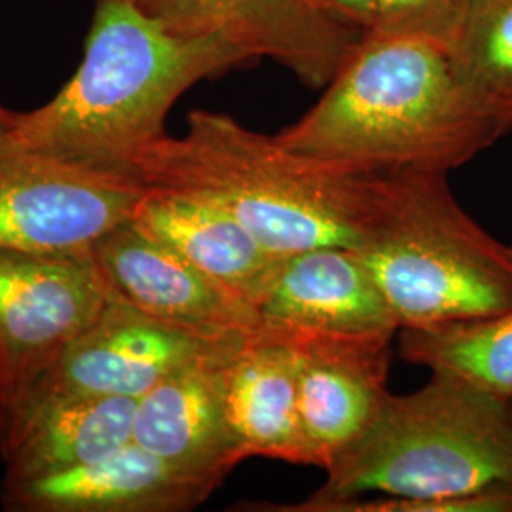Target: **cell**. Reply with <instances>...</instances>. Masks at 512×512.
<instances>
[{"instance_id": "obj_1", "label": "cell", "mask_w": 512, "mask_h": 512, "mask_svg": "<svg viewBox=\"0 0 512 512\" xmlns=\"http://www.w3.org/2000/svg\"><path fill=\"white\" fill-rule=\"evenodd\" d=\"M249 61L222 38L169 31L133 0H97L80 67L48 103L19 112L6 141L131 175L184 93Z\"/></svg>"}, {"instance_id": "obj_2", "label": "cell", "mask_w": 512, "mask_h": 512, "mask_svg": "<svg viewBox=\"0 0 512 512\" xmlns=\"http://www.w3.org/2000/svg\"><path fill=\"white\" fill-rule=\"evenodd\" d=\"M323 90L275 137L351 173H450L499 139L433 42L365 35Z\"/></svg>"}, {"instance_id": "obj_3", "label": "cell", "mask_w": 512, "mask_h": 512, "mask_svg": "<svg viewBox=\"0 0 512 512\" xmlns=\"http://www.w3.org/2000/svg\"><path fill=\"white\" fill-rule=\"evenodd\" d=\"M131 175L217 203L281 256L355 247L378 179L298 154L211 110L190 112L184 135H165Z\"/></svg>"}, {"instance_id": "obj_4", "label": "cell", "mask_w": 512, "mask_h": 512, "mask_svg": "<svg viewBox=\"0 0 512 512\" xmlns=\"http://www.w3.org/2000/svg\"><path fill=\"white\" fill-rule=\"evenodd\" d=\"M294 505L256 511L327 512L365 495L450 499L512 488V401L435 374L410 395H387L376 420Z\"/></svg>"}, {"instance_id": "obj_5", "label": "cell", "mask_w": 512, "mask_h": 512, "mask_svg": "<svg viewBox=\"0 0 512 512\" xmlns=\"http://www.w3.org/2000/svg\"><path fill=\"white\" fill-rule=\"evenodd\" d=\"M353 249L401 329H433L512 310V245L459 205L444 171L378 173Z\"/></svg>"}, {"instance_id": "obj_6", "label": "cell", "mask_w": 512, "mask_h": 512, "mask_svg": "<svg viewBox=\"0 0 512 512\" xmlns=\"http://www.w3.org/2000/svg\"><path fill=\"white\" fill-rule=\"evenodd\" d=\"M110 294L92 251H0V433Z\"/></svg>"}, {"instance_id": "obj_7", "label": "cell", "mask_w": 512, "mask_h": 512, "mask_svg": "<svg viewBox=\"0 0 512 512\" xmlns=\"http://www.w3.org/2000/svg\"><path fill=\"white\" fill-rule=\"evenodd\" d=\"M135 177L0 141V251H86L131 219Z\"/></svg>"}, {"instance_id": "obj_8", "label": "cell", "mask_w": 512, "mask_h": 512, "mask_svg": "<svg viewBox=\"0 0 512 512\" xmlns=\"http://www.w3.org/2000/svg\"><path fill=\"white\" fill-rule=\"evenodd\" d=\"M150 18L188 37H217L251 59L268 57L321 90L365 37L317 0H133Z\"/></svg>"}, {"instance_id": "obj_9", "label": "cell", "mask_w": 512, "mask_h": 512, "mask_svg": "<svg viewBox=\"0 0 512 512\" xmlns=\"http://www.w3.org/2000/svg\"><path fill=\"white\" fill-rule=\"evenodd\" d=\"M234 344L209 342L188 330L112 300L54 368L38 382L23 412L65 397H124L139 401L175 370L213 349Z\"/></svg>"}, {"instance_id": "obj_10", "label": "cell", "mask_w": 512, "mask_h": 512, "mask_svg": "<svg viewBox=\"0 0 512 512\" xmlns=\"http://www.w3.org/2000/svg\"><path fill=\"white\" fill-rule=\"evenodd\" d=\"M90 251L112 300L209 342L234 344L262 332L256 310L131 220L97 239Z\"/></svg>"}, {"instance_id": "obj_11", "label": "cell", "mask_w": 512, "mask_h": 512, "mask_svg": "<svg viewBox=\"0 0 512 512\" xmlns=\"http://www.w3.org/2000/svg\"><path fill=\"white\" fill-rule=\"evenodd\" d=\"M262 332L391 342L401 325L353 247L283 256L258 306Z\"/></svg>"}, {"instance_id": "obj_12", "label": "cell", "mask_w": 512, "mask_h": 512, "mask_svg": "<svg viewBox=\"0 0 512 512\" xmlns=\"http://www.w3.org/2000/svg\"><path fill=\"white\" fill-rule=\"evenodd\" d=\"M217 488L131 440L73 469L4 480L0 503L12 512H183Z\"/></svg>"}, {"instance_id": "obj_13", "label": "cell", "mask_w": 512, "mask_h": 512, "mask_svg": "<svg viewBox=\"0 0 512 512\" xmlns=\"http://www.w3.org/2000/svg\"><path fill=\"white\" fill-rule=\"evenodd\" d=\"M285 340L296 357L298 408L313 465L327 469L382 410L389 395L391 342L329 336Z\"/></svg>"}, {"instance_id": "obj_14", "label": "cell", "mask_w": 512, "mask_h": 512, "mask_svg": "<svg viewBox=\"0 0 512 512\" xmlns=\"http://www.w3.org/2000/svg\"><path fill=\"white\" fill-rule=\"evenodd\" d=\"M241 344V342H239ZM236 346L203 353L135 406L133 440L150 454L220 486L241 463L224 408V363Z\"/></svg>"}, {"instance_id": "obj_15", "label": "cell", "mask_w": 512, "mask_h": 512, "mask_svg": "<svg viewBox=\"0 0 512 512\" xmlns=\"http://www.w3.org/2000/svg\"><path fill=\"white\" fill-rule=\"evenodd\" d=\"M129 220L256 313L283 260L226 209L192 192L145 186Z\"/></svg>"}, {"instance_id": "obj_16", "label": "cell", "mask_w": 512, "mask_h": 512, "mask_svg": "<svg viewBox=\"0 0 512 512\" xmlns=\"http://www.w3.org/2000/svg\"><path fill=\"white\" fill-rule=\"evenodd\" d=\"M224 408L239 459L313 465L298 408L296 357L289 340L258 332L224 363Z\"/></svg>"}, {"instance_id": "obj_17", "label": "cell", "mask_w": 512, "mask_h": 512, "mask_svg": "<svg viewBox=\"0 0 512 512\" xmlns=\"http://www.w3.org/2000/svg\"><path fill=\"white\" fill-rule=\"evenodd\" d=\"M137 401L65 397L21 414L2 437L4 480L50 475L109 456L133 440Z\"/></svg>"}, {"instance_id": "obj_18", "label": "cell", "mask_w": 512, "mask_h": 512, "mask_svg": "<svg viewBox=\"0 0 512 512\" xmlns=\"http://www.w3.org/2000/svg\"><path fill=\"white\" fill-rule=\"evenodd\" d=\"M446 52L495 135L511 133L512 0H463Z\"/></svg>"}, {"instance_id": "obj_19", "label": "cell", "mask_w": 512, "mask_h": 512, "mask_svg": "<svg viewBox=\"0 0 512 512\" xmlns=\"http://www.w3.org/2000/svg\"><path fill=\"white\" fill-rule=\"evenodd\" d=\"M399 351L408 363L512 401V310L433 329H401Z\"/></svg>"}, {"instance_id": "obj_20", "label": "cell", "mask_w": 512, "mask_h": 512, "mask_svg": "<svg viewBox=\"0 0 512 512\" xmlns=\"http://www.w3.org/2000/svg\"><path fill=\"white\" fill-rule=\"evenodd\" d=\"M463 0H374V23L366 35L416 38L448 50L458 29Z\"/></svg>"}, {"instance_id": "obj_21", "label": "cell", "mask_w": 512, "mask_h": 512, "mask_svg": "<svg viewBox=\"0 0 512 512\" xmlns=\"http://www.w3.org/2000/svg\"><path fill=\"white\" fill-rule=\"evenodd\" d=\"M334 18L368 33L374 23V0H317Z\"/></svg>"}, {"instance_id": "obj_22", "label": "cell", "mask_w": 512, "mask_h": 512, "mask_svg": "<svg viewBox=\"0 0 512 512\" xmlns=\"http://www.w3.org/2000/svg\"><path fill=\"white\" fill-rule=\"evenodd\" d=\"M18 116L19 112H14V110L6 109V107L0 105V141L10 135V131L14 129L16 122H18Z\"/></svg>"}]
</instances>
